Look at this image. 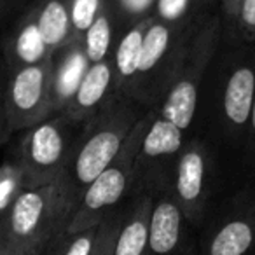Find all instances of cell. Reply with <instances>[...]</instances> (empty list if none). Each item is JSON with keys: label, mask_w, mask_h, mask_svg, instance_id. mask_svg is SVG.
Wrapping results in <instances>:
<instances>
[{"label": "cell", "mask_w": 255, "mask_h": 255, "mask_svg": "<svg viewBox=\"0 0 255 255\" xmlns=\"http://www.w3.org/2000/svg\"><path fill=\"white\" fill-rule=\"evenodd\" d=\"M51 54L53 53L47 47L37 25L35 7L32 0L2 35L0 60L4 63L5 70H16V68L47 61Z\"/></svg>", "instance_id": "11"}, {"label": "cell", "mask_w": 255, "mask_h": 255, "mask_svg": "<svg viewBox=\"0 0 255 255\" xmlns=\"http://www.w3.org/2000/svg\"><path fill=\"white\" fill-rule=\"evenodd\" d=\"M254 100L255 46L222 33L203 77L196 121V129L201 128L198 135L241 150Z\"/></svg>", "instance_id": "2"}, {"label": "cell", "mask_w": 255, "mask_h": 255, "mask_svg": "<svg viewBox=\"0 0 255 255\" xmlns=\"http://www.w3.org/2000/svg\"><path fill=\"white\" fill-rule=\"evenodd\" d=\"M222 33L231 39L255 46V0H241L234 21Z\"/></svg>", "instance_id": "24"}, {"label": "cell", "mask_w": 255, "mask_h": 255, "mask_svg": "<svg viewBox=\"0 0 255 255\" xmlns=\"http://www.w3.org/2000/svg\"><path fill=\"white\" fill-rule=\"evenodd\" d=\"M199 28L173 26L150 18L129 100L147 110L159 102L189 54Z\"/></svg>", "instance_id": "5"}, {"label": "cell", "mask_w": 255, "mask_h": 255, "mask_svg": "<svg viewBox=\"0 0 255 255\" xmlns=\"http://www.w3.org/2000/svg\"><path fill=\"white\" fill-rule=\"evenodd\" d=\"M241 0H217V5H219V14L222 19V28H229L234 21V16L238 12Z\"/></svg>", "instance_id": "29"}, {"label": "cell", "mask_w": 255, "mask_h": 255, "mask_svg": "<svg viewBox=\"0 0 255 255\" xmlns=\"http://www.w3.org/2000/svg\"><path fill=\"white\" fill-rule=\"evenodd\" d=\"M4 103L11 131H25L54 114L51 58L30 67L5 70Z\"/></svg>", "instance_id": "9"}, {"label": "cell", "mask_w": 255, "mask_h": 255, "mask_svg": "<svg viewBox=\"0 0 255 255\" xmlns=\"http://www.w3.org/2000/svg\"><path fill=\"white\" fill-rule=\"evenodd\" d=\"M98 226L75 233H61L54 243L47 248L46 255H89L96 240Z\"/></svg>", "instance_id": "20"}, {"label": "cell", "mask_w": 255, "mask_h": 255, "mask_svg": "<svg viewBox=\"0 0 255 255\" xmlns=\"http://www.w3.org/2000/svg\"><path fill=\"white\" fill-rule=\"evenodd\" d=\"M215 12L217 0H156L152 18L166 25L199 28Z\"/></svg>", "instance_id": "18"}, {"label": "cell", "mask_w": 255, "mask_h": 255, "mask_svg": "<svg viewBox=\"0 0 255 255\" xmlns=\"http://www.w3.org/2000/svg\"><path fill=\"white\" fill-rule=\"evenodd\" d=\"M26 187L30 185L18 161L14 157L5 161L0 166V212Z\"/></svg>", "instance_id": "22"}, {"label": "cell", "mask_w": 255, "mask_h": 255, "mask_svg": "<svg viewBox=\"0 0 255 255\" xmlns=\"http://www.w3.org/2000/svg\"><path fill=\"white\" fill-rule=\"evenodd\" d=\"M84 126V121L63 109L21 131L14 159L21 166L28 185L63 177Z\"/></svg>", "instance_id": "6"}, {"label": "cell", "mask_w": 255, "mask_h": 255, "mask_svg": "<svg viewBox=\"0 0 255 255\" xmlns=\"http://www.w3.org/2000/svg\"><path fill=\"white\" fill-rule=\"evenodd\" d=\"M145 112L147 109L136 102L119 96L102 114L86 123L63 175L77 201L82 191L123 152L128 138Z\"/></svg>", "instance_id": "4"}, {"label": "cell", "mask_w": 255, "mask_h": 255, "mask_svg": "<svg viewBox=\"0 0 255 255\" xmlns=\"http://www.w3.org/2000/svg\"><path fill=\"white\" fill-rule=\"evenodd\" d=\"M119 96L123 95L119 93L116 72L109 58L98 63H89L77 91L74 93L65 110H68L79 121L88 123L102 114Z\"/></svg>", "instance_id": "13"}, {"label": "cell", "mask_w": 255, "mask_h": 255, "mask_svg": "<svg viewBox=\"0 0 255 255\" xmlns=\"http://www.w3.org/2000/svg\"><path fill=\"white\" fill-rule=\"evenodd\" d=\"M145 124L147 112L131 131L123 152L82 191L65 233L98 226L107 215L121 210L119 206L124 199L133 196L136 187V154L142 145Z\"/></svg>", "instance_id": "7"}, {"label": "cell", "mask_w": 255, "mask_h": 255, "mask_svg": "<svg viewBox=\"0 0 255 255\" xmlns=\"http://www.w3.org/2000/svg\"><path fill=\"white\" fill-rule=\"evenodd\" d=\"M222 39V19L215 12L199 28L189 54L159 102L147 110L142 145L136 154V187L168 182L178 152L196 133L203 77Z\"/></svg>", "instance_id": "1"}, {"label": "cell", "mask_w": 255, "mask_h": 255, "mask_svg": "<svg viewBox=\"0 0 255 255\" xmlns=\"http://www.w3.org/2000/svg\"><path fill=\"white\" fill-rule=\"evenodd\" d=\"M152 191L142 187L133 192L123 208L119 229L114 241V255H149V220Z\"/></svg>", "instance_id": "14"}, {"label": "cell", "mask_w": 255, "mask_h": 255, "mask_svg": "<svg viewBox=\"0 0 255 255\" xmlns=\"http://www.w3.org/2000/svg\"><path fill=\"white\" fill-rule=\"evenodd\" d=\"M89 67L81 39H74L51 54V95L54 112L63 110L77 91Z\"/></svg>", "instance_id": "15"}, {"label": "cell", "mask_w": 255, "mask_h": 255, "mask_svg": "<svg viewBox=\"0 0 255 255\" xmlns=\"http://www.w3.org/2000/svg\"><path fill=\"white\" fill-rule=\"evenodd\" d=\"M32 0H0V28L11 25Z\"/></svg>", "instance_id": "26"}, {"label": "cell", "mask_w": 255, "mask_h": 255, "mask_svg": "<svg viewBox=\"0 0 255 255\" xmlns=\"http://www.w3.org/2000/svg\"><path fill=\"white\" fill-rule=\"evenodd\" d=\"M241 152H243L245 161H247L248 166L255 170V100H254V109H252L250 121H248L247 136H245Z\"/></svg>", "instance_id": "27"}, {"label": "cell", "mask_w": 255, "mask_h": 255, "mask_svg": "<svg viewBox=\"0 0 255 255\" xmlns=\"http://www.w3.org/2000/svg\"><path fill=\"white\" fill-rule=\"evenodd\" d=\"M149 21L150 18L124 30L121 33L119 40H117L116 47H114L112 54H110L119 93L126 98H129V95H131L133 82H135L136 77V68H138L140 63V54H142L143 37H145Z\"/></svg>", "instance_id": "16"}, {"label": "cell", "mask_w": 255, "mask_h": 255, "mask_svg": "<svg viewBox=\"0 0 255 255\" xmlns=\"http://www.w3.org/2000/svg\"><path fill=\"white\" fill-rule=\"evenodd\" d=\"M77 205L67 178L60 177L23 189L0 212V238L37 255L65 231Z\"/></svg>", "instance_id": "3"}, {"label": "cell", "mask_w": 255, "mask_h": 255, "mask_svg": "<svg viewBox=\"0 0 255 255\" xmlns=\"http://www.w3.org/2000/svg\"><path fill=\"white\" fill-rule=\"evenodd\" d=\"M39 30L51 53L75 39L68 0H33Z\"/></svg>", "instance_id": "17"}, {"label": "cell", "mask_w": 255, "mask_h": 255, "mask_svg": "<svg viewBox=\"0 0 255 255\" xmlns=\"http://www.w3.org/2000/svg\"><path fill=\"white\" fill-rule=\"evenodd\" d=\"M107 5L112 9L123 28L126 30L143 19L152 18L156 0H107Z\"/></svg>", "instance_id": "21"}, {"label": "cell", "mask_w": 255, "mask_h": 255, "mask_svg": "<svg viewBox=\"0 0 255 255\" xmlns=\"http://www.w3.org/2000/svg\"><path fill=\"white\" fill-rule=\"evenodd\" d=\"M123 32L124 28L117 19V16L114 14V11L109 5H105L102 14L95 19V23L89 26L88 32L81 39L89 63L109 60Z\"/></svg>", "instance_id": "19"}, {"label": "cell", "mask_w": 255, "mask_h": 255, "mask_svg": "<svg viewBox=\"0 0 255 255\" xmlns=\"http://www.w3.org/2000/svg\"><path fill=\"white\" fill-rule=\"evenodd\" d=\"M255 252V187L238 192L210 226L201 255H252Z\"/></svg>", "instance_id": "10"}, {"label": "cell", "mask_w": 255, "mask_h": 255, "mask_svg": "<svg viewBox=\"0 0 255 255\" xmlns=\"http://www.w3.org/2000/svg\"><path fill=\"white\" fill-rule=\"evenodd\" d=\"M152 191V206L149 220V255H177L185 233V215L168 182L149 187Z\"/></svg>", "instance_id": "12"}, {"label": "cell", "mask_w": 255, "mask_h": 255, "mask_svg": "<svg viewBox=\"0 0 255 255\" xmlns=\"http://www.w3.org/2000/svg\"><path fill=\"white\" fill-rule=\"evenodd\" d=\"M215 178L217 157L213 143L201 135L189 136L171 166L168 187L191 226L198 227L205 220Z\"/></svg>", "instance_id": "8"}, {"label": "cell", "mask_w": 255, "mask_h": 255, "mask_svg": "<svg viewBox=\"0 0 255 255\" xmlns=\"http://www.w3.org/2000/svg\"><path fill=\"white\" fill-rule=\"evenodd\" d=\"M4 82H5V67L0 60V147L4 145L5 140L12 135L11 128H9L7 112H5V103H4Z\"/></svg>", "instance_id": "28"}, {"label": "cell", "mask_w": 255, "mask_h": 255, "mask_svg": "<svg viewBox=\"0 0 255 255\" xmlns=\"http://www.w3.org/2000/svg\"><path fill=\"white\" fill-rule=\"evenodd\" d=\"M0 255H37V254H33V252H30V250H25V248H21V247H16V245H12V243H7V241H4L0 238Z\"/></svg>", "instance_id": "30"}, {"label": "cell", "mask_w": 255, "mask_h": 255, "mask_svg": "<svg viewBox=\"0 0 255 255\" xmlns=\"http://www.w3.org/2000/svg\"><path fill=\"white\" fill-rule=\"evenodd\" d=\"M105 5L107 0H68L75 39H82V35L88 32L95 19L102 14Z\"/></svg>", "instance_id": "23"}, {"label": "cell", "mask_w": 255, "mask_h": 255, "mask_svg": "<svg viewBox=\"0 0 255 255\" xmlns=\"http://www.w3.org/2000/svg\"><path fill=\"white\" fill-rule=\"evenodd\" d=\"M121 217H123V208L112 212L98 224L96 240L89 255H114V241H116V234L119 229Z\"/></svg>", "instance_id": "25"}]
</instances>
